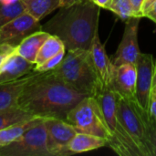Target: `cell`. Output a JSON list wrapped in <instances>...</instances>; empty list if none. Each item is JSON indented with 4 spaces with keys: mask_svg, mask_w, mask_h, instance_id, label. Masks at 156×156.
<instances>
[{
    "mask_svg": "<svg viewBox=\"0 0 156 156\" xmlns=\"http://www.w3.org/2000/svg\"><path fill=\"white\" fill-rule=\"evenodd\" d=\"M51 71L77 90L88 96H95L102 90L90 50H67L61 63Z\"/></svg>",
    "mask_w": 156,
    "mask_h": 156,
    "instance_id": "3957f363",
    "label": "cell"
},
{
    "mask_svg": "<svg viewBox=\"0 0 156 156\" xmlns=\"http://www.w3.org/2000/svg\"><path fill=\"white\" fill-rule=\"evenodd\" d=\"M100 7L91 0H83L58 8L42 27L43 31L59 37L66 50H90L99 31Z\"/></svg>",
    "mask_w": 156,
    "mask_h": 156,
    "instance_id": "7a4b0ae2",
    "label": "cell"
},
{
    "mask_svg": "<svg viewBox=\"0 0 156 156\" xmlns=\"http://www.w3.org/2000/svg\"><path fill=\"white\" fill-rule=\"evenodd\" d=\"M108 10L112 11L123 20L136 16L129 0H112Z\"/></svg>",
    "mask_w": 156,
    "mask_h": 156,
    "instance_id": "603a6c76",
    "label": "cell"
},
{
    "mask_svg": "<svg viewBox=\"0 0 156 156\" xmlns=\"http://www.w3.org/2000/svg\"><path fill=\"white\" fill-rule=\"evenodd\" d=\"M155 0H144V5H143V8H142V14H143V17L144 16V14L146 13V11L148 10L149 6L154 2Z\"/></svg>",
    "mask_w": 156,
    "mask_h": 156,
    "instance_id": "4dcf8cb0",
    "label": "cell"
},
{
    "mask_svg": "<svg viewBox=\"0 0 156 156\" xmlns=\"http://www.w3.org/2000/svg\"><path fill=\"white\" fill-rule=\"evenodd\" d=\"M35 64L14 52L5 59L0 69V83L9 82L34 71Z\"/></svg>",
    "mask_w": 156,
    "mask_h": 156,
    "instance_id": "5bb4252c",
    "label": "cell"
},
{
    "mask_svg": "<svg viewBox=\"0 0 156 156\" xmlns=\"http://www.w3.org/2000/svg\"><path fill=\"white\" fill-rule=\"evenodd\" d=\"M62 50H66L62 40L57 36L49 35L38 50V53L35 59V66L42 64L47 59L57 55Z\"/></svg>",
    "mask_w": 156,
    "mask_h": 156,
    "instance_id": "ffe728a7",
    "label": "cell"
},
{
    "mask_svg": "<svg viewBox=\"0 0 156 156\" xmlns=\"http://www.w3.org/2000/svg\"><path fill=\"white\" fill-rule=\"evenodd\" d=\"M140 21L141 17L138 16L130 17L126 20L121 43L112 60L114 66L125 63L136 64L141 55L138 44V28Z\"/></svg>",
    "mask_w": 156,
    "mask_h": 156,
    "instance_id": "30bf717a",
    "label": "cell"
},
{
    "mask_svg": "<svg viewBox=\"0 0 156 156\" xmlns=\"http://www.w3.org/2000/svg\"><path fill=\"white\" fill-rule=\"evenodd\" d=\"M0 156H51L44 119L9 144L0 147Z\"/></svg>",
    "mask_w": 156,
    "mask_h": 156,
    "instance_id": "52a82bcc",
    "label": "cell"
},
{
    "mask_svg": "<svg viewBox=\"0 0 156 156\" xmlns=\"http://www.w3.org/2000/svg\"><path fill=\"white\" fill-rule=\"evenodd\" d=\"M19 0H0V4L1 5H11L14 3H16Z\"/></svg>",
    "mask_w": 156,
    "mask_h": 156,
    "instance_id": "d6a6232c",
    "label": "cell"
},
{
    "mask_svg": "<svg viewBox=\"0 0 156 156\" xmlns=\"http://www.w3.org/2000/svg\"><path fill=\"white\" fill-rule=\"evenodd\" d=\"M47 131L48 149L51 156H68L73 154L69 144L78 131L65 120L57 118H44Z\"/></svg>",
    "mask_w": 156,
    "mask_h": 156,
    "instance_id": "ba28073f",
    "label": "cell"
},
{
    "mask_svg": "<svg viewBox=\"0 0 156 156\" xmlns=\"http://www.w3.org/2000/svg\"><path fill=\"white\" fill-rule=\"evenodd\" d=\"M65 121L80 133L104 138L107 141V145L112 139V133L101 109L93 96H87L80 101L69 112Z\"/></svg>",
    "mask_w": 156,
    "mask_h": 156,
    "instance_id": "8992f818",
    "label": "cell"
},
{
    "mask_svg": "<svg viewBox=\"0 0 156 156\" xmlns=\"http://www.w3.org/2000/svg\"><path fill=\"white\" fill-rule=\"evenodd\" d=\"M148 114L150 117V120L153 123L156 124V84L154 85L151 97H150V102H149V108H148Z\"/></svg>",
    "mask_w": 156,
    "mask_h": 156,
    "instance_id": "d4e9b609",
    "label": "cell"
},
{
    "mask_svg": "<svg viewBox=\"0 0 156 156\" xmlns=\"http://www.w3.org/2000/svg\"><path fill=\"white\" fill-rule=\"evenodd\" d=\"M42 119L44 118L35 117L31 120L17 122L4 130H1L0 131V147L9 144L10 143L14 142L16 139L20 137L26 131H27L29 128L37 124Z\"/></svg>",
    "mask_w": 156,
    "mask_h": 156,
    "instance_id": "ac0fdd59",
    "label": "cell"
},
{
    "mask_svg": "<svg viewBox=\"0 0 156 156\" xmlns=\"http://www.w3.org/2000/svg\"><path fill=\"white\" fill-rule=\"evenodd\" d=\"M112 133L108 145L122 156H143L132 137L122 126L117 112L118 94L111 89H102L95 96Z\"/></svg>",
    "mask_w": 156,
    "mask_h": 156,
    "instance_id": "5b68a950",
    "label": "cell"
},
{
    "mask_svg": "<svg viewBox=\"0 0 156 156\" xmlns=\"http://www.w3.org/2000/svg\"><path fill=\"white\" fill-rule=\"evenodd\" d=\"M87 96L52 71L35 72L19 97L18 106L35 117L66 120L69 112Z\"/></svg>",
    "mask_w": 156,
    "mask_h": 156,
    "instance_id": "6da1fadb",
    "label": "cell"
},
{
    "mask_svg": "<svg viewBox=\"0 0 156 156\" xmlns=\"http://www.w3.org/2000/svg\"><path fill=\"white\" fill-rule=\"evenodd\" d=\"M95 5H97L100 8H104V9H107L109 8L111 3L112 0H91Z\"/></svg>",
    "mask_w": 156,
    "mask_h": 156,
    "instance_id": "f546056e",
    "label": "cell"
},
{
    "mask_svg": "<svg viewBox=\"0 0 156 156\" xmlns=\"http://www.w3.org/2000/svg\"><path fill=\"white\" fill-rule=\"evenodd\" d=\"M117 112L125 131L142 153L143 156H153L151 131L153 122L149 114L138 104L136 100H129L118 95Z\"/></svg>",
    "mask_w": 156,
    "mask_h": 156,
    "instance_id": "277c9868",
    "label": "cell"
},
{
    "mask_svg": "<svg viewBox=\"0 0 156 156\" xmlns=\"http://www.w3.org/2000/svg\"><path fill=\"white\" fill-rule=\"evenodd\" d=\"M31 75L29 73L16 80L0 83V111L18 106L19 97Z\"/></svg>",
    "mask_w": 156,
    "mask_h": 156,
    "instance_id": "9a60e30c",
    "label": "cell"
},
{
    "mask_svg": "<svg viewBox=\"0 0 156 156\" xmlns=\"http://www.w3.org/2000/svg\"><path fill=\"white\" fill-rule=\"evenodd\" d=\"M135 65L137 68L135 98L141 108L148 112L151 93L156 84V58L151 54L141 53Z\"/></svg>",
    "mask_w": 156,
    "mask_h": 156,
    "instance_id": "9c48e42d",
    "label": "cell"
},
{
    "mask_svg": "<svg viewBox=\"0 0 156 156\" xmlns=\"http://www.w3.org/2000/svg\"><path fill=\"white\" fill-rule=\"evenodd\" d=\"M80 1H83V0H60V7H62V6H68V5H73L75 3L80 2Z\"/></svg>",
    "mask_w": 156,
    "mask_h": 156,
    "instance_id": "1f68e13d",
    "label": "cell"
},
{
    "mask_svg": "<svg viewBox=\"0 0 156 156\" xmlns=\"http://www.w3.org/2000/svg\"><path fill=\"white\" fill-rule=\"evenodd\" d=\"M25 12H27V9L23 0H19L11 5L0 4V27Z\"/></svg>",
    "mask_w": 156,
    "mask_h": 156,
    "instance_id": "7402d4cb",
    "label": "cell"
},
{
    "mask_svg": "<svg viewBox=\"0 0 156 156\" xmlns=\"http://www.w3.org/2000/svg\"><path fill=\"white\" fill-rule=\"evenodd\" d=\"M35 118L31 113L21 109L19 106L11 107L0 111V131L15 123Z\"/></svg>",
    "mask_w": 156,
    "mask_h": 156,
    "instance_id": "44dd1931",
    "label": "cell"
},
{
    "mask_svg": "<svg viewBox=\"0 0 156 156\" xmlns=\"http://www.w3.org/2000/svg\"><path fill=\"white\" fill-rule=\"evenodd\" d=\"M15 46L8 43H0V69L5 59L14 52Z\"/></svg>",
    "mask_w": 156,
    "mask_h": 156,
    "instance_id": "484cf974",
    "label": "cell"
},
{
    "mask_svg": "<svg viewBox=\"0 0 156 156\" xmlns=\"http://www.w3.org/2000/svg\"><path fill=\"white\" fill-rule=\"evenodd\" d=\"M66 54V50H62L57 55L51 57L50 58L47 59L40 65L34 67V72H48L55 69L63 60Z\"/></svg>",
    "mask_w": 156,
    "mask_h": 156,
    "instance_id": "cb8c5ba5",
    "label": "cell"
},
{
    "mask_svg": "<svg viewBox=\"0 0 156 156\" xmlns=\"http://www.w3.org/2000/svg\"><path fill=\"white\" fill-rule=\"evenodd\" d=\"M27 12L40 21L60 7V0H23Z\"/></svg>",
    "mask_w": 156,
    "mask_h": 156,
    "instance_id": "d6986e66",
    "label": "cell"
},
{
    "mask_svg": "<svg viewBox=\"0 0 156 156\" xmlns=\"http://www.w3.org/2000/svg\"><path fill=\"white\" fill-rule=\"evenodd\" d=\"M41 27L38 20L25 12L0 27V43L16 46L28 35L40 30Z\"/></svg>",
    "mask_w": 156,
    "mask_h": 156,
    "instance_id": "8fae6325",
    "label": "cell"
},
{
    "mask_svg": "<svg viewBox=\"0 0 156 156\" xmlns=\"http://www.w3.org/2000/svg\"><path fill=\"white\" fill-rule=\"evenodd\" d=\"M151 146L153 156H156V124L153 123L151 131Z\"/></svg>",
    "mask_w": 156,
    "mask_h": 156,
    "instance_id": "f1b7e54d",
    "label": "cell"
},
{
    "mask_svg": "<svg viewBox=\"0 0 156 156\" xmlns=\"http://www.w3.org/2000/svg\"><path fill=\"white\" fill-rule=\"evenodd\" d=\"M132 6H133V9L136 15V16L138 17H143V14H142V8H143V5H144V0H129Z\"/></svg>",
    "mask_w": 156,
    "mask_h": 156,
    "instance_id": "4316f807",
    "label": "cell"
},
{
    "mask_svg": "<svg viewBox=\"0 0 156 156\" xmlns=\"http://www.w3.org/2000/svg\"><path fill=\"white\" fill-rule=\"evenodd\" d=\"M48 36L49 34L48 32L43 31L42 29L37 30L23 38L16 46H15V52L27 61L35 64L38 50Z\"/></svg>",
    "mask_w": 156,
    "mask_h": 156,
    "instance_id": "2e32d148",
    "label": "cell"
},
{
    "mask_svg": "<svg viewBox=\"0 0 156 156\" xmlns=\"http://www.w3.org/2000/svg\"><path fill=\"white\" fill-rule=\"evenodd\" d=\"M90 54L102 89H110L115 66L106 53L105 47L100 39L99 31L94 36Z\"/></svg>",
    "mask_w": 156,
    "mask_h": 156,
    "instance_id": "4fadbf2b",
    "label": "cell"
},
{
    "mask_svg": "<svg viewBox=\"0 0 156 156\" xmlns=\"http://www.w3.org/2000/svg\"><path fill=\"white\" fill-rule=\"evenodd\" d=\"M137 68L135 64L125 63L114 67L111 90L129 100H136Z\"/></svg>",
    "mask_w": 156,
    "mask_h": 156,
    "instance_id": "7c38bea8",
    "label": "cell"
},
{
    "mask_svg": "<svg viewBox=\"0 0 156 156\" xmlns=\"http://www.w3.org/2000/svg\"><path fill=\"white\" fill-rule=\"evenodd\" d=\"M107 145V141L104 138L78 132L69 144V151L75 154L94 151Z\"/></svg>",
    "mask_w": 156,
    "mask_h": 156,
    "instance_id": "e0dca14e",
    "label": "cell"
},
{
    "mask_svg": "<svg viewBox=\"0 0 156 156\" xmlns=\"http://www.w3.org/2000/svg\"><path fill=\"white\" fill-rule=\"evenodd\" d=\"M144 17H147V18L153 20L156 24V0L149 6L148 10L144 14Z\"/></svg>",
    "mask_w": 156,
    "mask_h": 156,
    "instance_id": "83f0119b",
    "label": "cell"
}]
</instances>
